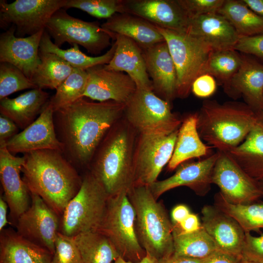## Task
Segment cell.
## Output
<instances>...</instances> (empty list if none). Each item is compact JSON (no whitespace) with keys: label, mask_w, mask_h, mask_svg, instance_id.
Returning <instances> with one entry per match:
<instances>
[{"label":"cell","mask_w":263,"mask_h":263,"mask_svg":"<svg viewBox=\"0 0 263 263\" xmlns=\"http://www.w3.org/2000/svg\"><path fill=\"white\" fill-rule=\"evenodd\" d=\"M218 151L212 182L219 188L227 201L234 204H248L263 196L258 181L248 175L227 152Z\"/></svg>","instance_id":"4fadbf2b"},{"label":"cell","mask_w":263,"mask_h":263,"mask_svg":"<svg viewBox=\"0 0 263 263\" xmlns=\"http://www.w3.org/2000/svg\"><path fill=\"white\" fill-rule=\"evenodd\" d=\"M49 94L36 88L18 96L0 100V113L12 120L23 130L31 124L40 114L50 99Z\"/></svg>","instance_id":"484cf974"},{"label":"cell","mask_w":263,"mask_h":263,"mask_svg":"<svg viewBox=\"0 0 263 263\" xmlns=\"http://www.w3.org/2000/svg\"><path fill=\"white\" fill-rule=\"evenodd\" d=\"M172 234L174 255L204 259L218 250L202 225L194 232L186 233L178 225H173Z\"/></svg>","instance_id":"1f68e13d"},{"label":"cell","mask_w":263,"mask_h":263,"mask_svg":"<svg viewBox=\"0 0 263 263\" xmlns=\"http://www.w3.org/2000/svg\"><path fill=\"white\" fill-rule=\"evenodd\" d=\"M133 131L127 121H118L99 144L89 166L109 197L128 192L133 185Z\"/></svg>","instance_id":"3957f363"},{"label":"cell","mask_w":263,"mask_h":263,"mask_svg":"<svg viewBox=\"0 0 263 263\" xmlns=\"http://www.w3.org/2000/svg\"><path fill=\"white\" fill-rule=\"evenodd\" d=\"M124 13L142 18L160 27L186 32L188 18L178 0H124Z\"/></svg>","instance_id":"44dd1931"},{"label":"cell","mask_w":263,"mask_h":263,"mask_svg":"<svg viewBox=\"0 0 263 263\" xmlns=\"http://www.w3.org/2000/svg\"><path fill=\"white\" fill-rule=\"evenodd\" d=\"M37 88L17 67L8 62H0V100L20 91Z\"/></svg>","instance_id":"f35d334b"},{"label":"cell","mask_w":263,"mask_h":263,"mask_svg":"<svg viewBox=\"0 0 263 263\" xmlns=\"http://www.w3.org/2000/svg\"><path fill=\"white\" fill-rule=\"evenodd\" d=\"M226 152L253 179H263V120L258 116L245 139Z\"/></svg>","instance_id":"f546056e"},{"label":"cell","mask_w":263,"mask_h":263,"mask_svg":"<svg viewBox=\"0 0 263 263\" xmlns=\"http://www.w3.org/2000/svg\"><path fill=\"white\" fill-rule=\"evenodd\" d=\"M258 182L263 195V179L259 181Z\"/></svg>","instance_id":"11a10c76"},{"label":"cell","mask_w":263,"mask_h":263,"mask_svg":"<svg viewBox=\"0 0 263 263\" xmlns=\"http://www.w3.org/2000/svg\"><path fill=\"white\" fill-rule=\"evenodd\" d=\"M8 206L4 198L0 197V231L4 229V227L8 223L7 217V208Z\"/></svg>","instance_id":"816d5d0a"},{"label":"cell","mask_w":263,"mask_h":263,"mask_svg":"<svg viewBox=\"0 0 263 263\" xmlns=\"http://www.w3.org/2000/svg\"><path fill=\"white\" fill-rule=\"evenodd\" d=\"M255 202L234 204L227 201L220 192L214 197V206L233 218L245 232L263 228V202Z\"/></svg>","instance_id":"d590c367"},{"label":"cell","mask_w":263,"mask_h":263,"mask_svg":"<svg viewBox=\"0 0 263 263\" xmlns=\"http://www.w3.org/2000/svg\"><path fill=\"white\" fill-rule=\"evenodd\" d=\"M186 33L201 39L214 51L234 49L239 38L230 22L218 13L189 19Z\"/></svg>","instance_id":"d4e9b609"},{"label":"cell","mask_w":263,"mask_h":263,"mask_svg":"<svg viewBox=\"0 0 263 263\" xmlns=\"http://www.w3.org/2000/svg\"><path fill=\"white\" fill-rule=\"evenodd\" d=\"M127 195L136 213L137 236L147 255L157 261L173 254V225L162 203L146 186H133Z\"/></svg>","instance_id":"5b68a950"},{"label":"cell","mask_w":263,"mask_h":263,"mask_svg":"<svg viewBox=\"0 0 263 263\" xmlns=\"http://www.w3.org/2000/svg\"><path fill=\"white\" fill-rule=\"evenodd\" d=\"M88 81L83 97L98 102L114 101L126 104L137 89L127 74L106 69L104 65L86 70Z\"/></svg>","instance_id":"ac0fdd59"},{"label":"cell","mask_w":263,"mask_h":263,"mask_svg":"<svg viewBox=\"0 0 263 263\" xmlns=\"http://www.w3.org/2000/svg\"><path fill=\"white\" fill-rule=\"evenodd\" d=\"M178 132L168 135L140 134L133 153V186H149L157 181L172 157Z\"/></svg>","instance_id":"7c38bea8"},{"label":"cell","mask_w":263,"mask_h":263,"mask_svg":"<svg viewBox=\"0 0 263 263\" xmlns=\"http://www.w3.org/2000/svg\"><path fill=\"white\" fill-rule=\"evenodd\" d=\"M234 49L263 60V34L239 37Z\"/></svg>","instance_id":"ee69618b"},{"label":"cell","mask_w":263,"mask_h":263,"mask_svg":"<svg viewBox=\"0 0 263 263\" xmlns=\"http://www.w3.org/2000/svg\"><path fill=\"white\" fill-rule=\"evenodd\" d=\"M253 11L263 18V0H243Z\"/></svg>","instance_id":"f5cc1de1"},{"label":"cell","mask_w":263,"mask_h":263,"mask_svg":"<svg viewBox=\"0 0 263 263\" xmlns=\"http://www.w3.org/2000/svg\"><path fill=\"white\" fill-rule=\"evenodd\" d=\"M124 0H68L67 9L75 8L97 19H108L117 13H124Z\"/></svg>","instance_id":"ab89813d"},{"label":"cell","mask_w":263,"mask_h":263,"mask_svg":"<svg viewBox=\"0 0 263 263\" xmlns=\"http://www.w3.org/2000/svg\"><path fill=\"white\" fill-rule=\"evenodd\" d=\"M17 125L9 118L0 114V144L7 142L19 132Z\"/></svg>","instance_id":"bcb514c9"},{"label":"cell","mask_w":263,"mask_h":263,"mask_svg":"<svg viewBox=\"0 0 263 263\" xmlns=\"http://www.w3.org/2000/svg\"><path fill=\"white\" fill-rule=\"evenodd\" d=\"M116 48L110 62L104 65L108 70L125 72L135 82L137 89L153 91L147 73L142 49L132 39L113 34Z\"/></svg>","instance_id":"cb8c5ba5"},{"label":"cell","mask_w":263,"mask_h":263,"mask_svg":"<svg viewBox=\"0 0 263 263\" xmlns=\"http://www.w3.org/2000/svg\"><path fill=\"white\" fill-rule=\"evenodd\" d=\"M225 0H178L188 19L212 13H218Z\"/></svg>","instance_id":"b9f144b4"},{"label":"cell","mask_w":263,"mask_h":263,"mask_svg":"<svg viewBox=\"0 0 263 263\" xmlns=\"http://www.w3.org/2000/svg\"><path fill=\"white\" fill-rule=\"evenodd\" d=\"M45 30L57 46L60 47L65 42L79 45L94 55L100 54L111 45V39H113V34L104 29L98 22L72 17L64 8L53 14Z\"/></svg>","instance_id":"30bf717a"},{"label":"cell","mask_w":263,"mask_h":263,"mask_svg":"<svg viewBox=\"0 0 263 263\" xmlns=\"http://www.w3.org/2000/svg\"><path fill=\"white\" fill-rule=\"evenodd\" d=\"M101 26L112 33L132 39L142 49L165 41L153 24L128 13L115 14Z\"/></svg>","instance_id":"83f0119b"},{"label":"cell","mask_w":263,"mask_h":263,"mask_svg":"<svg viewBox=\"0 0 263 263\" xmlns=\"http://www.w3.org/2000/svg\"><path fill=\"white\" fill-rule=\"evenodd\" d=\"M155 261L148 255L146 256L140 262L137 263H133L127 261L121 257H118L113 263H155Z\"/></svg>","instance_id":"db71d44e"},{"label":"cell","mask_w":263,"mask_h":263,"mask_svg":"<svg viewBox=\"0 0 263 263\" xmlns=\"http://www.w3.org/2000/svg\"><path fill=\"white\" fill-rule=\"evenodd\" d=\"M241 55V66L224 92L234 99L243 97L257 114L263 113V63L254 56Z\"/></svg>","instance_id":"ffe728a7"},{"label":"cell","mask_w":263,"mask_h":263,"mask_svg":"<svg viewBox=\"0 0 263 263\" xmlns=\"http://www.w3.org/2000/svg\"><path fill=\"white\" fill-rule=\"evenodd\" d=\"M136 213L127 195L123 191L109 197L105 213L97 231L112 242L120 257L133 263L147 255L136 232Z\"/></svg>","instance_id":"ba28073f"},{"label":"cell","mask_w":263,"mask_h":263,"mask_svg":"<svg viewBox=\"0 0 263 263\" xmlns=\"http://www.w3.org/2000/svg\"><path fill=\"white\" fill-rule=\"evenodd\" d=\"M83 263H113L119 255L110 240L98 231L73 237Z\"/></svg>","instance_id":"4dcf8cb0"},{"label":"cell","mask_w":263,"mask_h":263,"mask_svg":"<svg viewBox=\"0 0 263 263\" xmlns=\"http://www.w3.org/2000/svg\"><path fill=\"white\" fill-rule=\"evenodd\" d=\"M31 202L16 224L17 232L25 239L48 250L53 255L59 232V216L36 193L30 192Z\"/></svg>","instance_id":"5bb4252c"},{"label":"cell","mask_w":263,"mask_h":263,"mask_svg":"<svg viewBox=\"0 0 263 263\" xmlns=\"http://www.w3.org/2000/svg\"><path fill=\"white\" fill-rule=\"evenodd\" d=\"M52 263H83L73 237L58 232Z\"/></svg>","instance_id":"60d3db41"},{"label":"cell","mask_w":263,"mask_h":263,"mask_svg":"<svg viewBox=\"0 0 263 263\" xmlns=\"http://www.w3.org/2000/svg\"><path fill=\"white\" fill-rule=\"evenodd\" d=\"M163 36L177 72L176 97H187L194 80L205 74L209 57L214 51L201 39L154 25Z\"/></svg>","instance_id":"52a82bcc"},{"label":"cell","mask_w":263,"mask_h":263,"mask_svg":"<svg viewBox=\"0 0 263 263\" xmlns=\"http://www.w3.org/2000/svg\"><path fill=\"white\" fill-rule=\"evenodd\" d=\"M204 259H193L173 254L169 257L156 261L155 263H203Z\"/></svg>","instance_id":"f907efd6"},{"label":"cell","mask_w":263,"mask_h":263,"mask_svg":"<svg viewBox=\"0 0 263 263\" xmlns=\"http://www.w3.org/2000/svg\"><path fill=\"white\" fill-rule=\"evenodd\" d=\"M241 257L217 250L204 260L203 263H241Z\"/></svg>","instance_id":"7dc6e473"},{"label":"cell","mask_w":263,"mask_h":263,"mask_svg":"<svg viewBox=\"0 0 263 263\" xmlns=\"http://www.w3.org/2000/svg\"><path fill=\"white\" fill-rule=\"evenodd\" d=\"M126 104L82 97L54 112L63 154L76 169L87 168L99 144L124 113Z\"/></svg>","instance_id":"6da1fadb"},{"label":"cell","mask_w":263,"mask_h":263,"mask_svg":"<svg viewBox=\"0 0 263 263\" xmlns=\"http://www.w3.org/2000/svg\"><path fill=\"white\" fill-rule=\"evenodd\" d=\"M53 254L20 235L3 229L0 234V263H52Z\"/></svg>","instance_id":"4316f807"},{"label":"cell","mask_w":263,"mask_h":263,"mask_svg":"<svg viewBox=\"0 0 263 263\" xmlns=\"http://www.w3.org/2000/svg\"><path fill=\"white\" fill-rule=\"evenodd\" d=\"M218 155L217 151L201 160L182 164L173 175L148 186L152 195L157 200L165 192L181 186L188 187L198 195H206L212 184L213 170Z\"/></svg>","instance_id":"9a60e30c"},{"label":"cell","mask_w":263,"mask_h":263,"mask_svg":"<svg viewBox=\"0 0 263 263\" xmlns=\"http://www.w3.org/2000/svg\"><path fill=\"white\" fill-rule=\"evenodd\" d=\"M40 63L31 81L38 88L56 89L71 75L74 68L57 55L39 52Z\"/></svg>","instance_id":"e575fe53"},{"label":"cell","mask_w":263,"mask_h":263,"mask_svg":"<svg viewBox=\"0 0 263 263\" xmlns=\"http://www.w3.org/2000/svg\"><path fill=\"white\" fill-rule=\"evenodd\" d=\"M178 225L184 232L191 233L198 230L202 226L197 215L190 213Z\"/></svg>","instance_id":"c3c4849f"},{"label":"cell","mask_w":263,"mask_h":263,"mask_svg":"<svg viewBox=\"0 0 263 263\" xmlns=\"http://www.w3.org/2000/svg\"><path fill=\"white\" fill-rule=\"evenodd\" d=\"M54 112L48 103L31 124L7 141L6 147L9 151L15 155L42 150L63 152L62 145L56 132Z\"/></svg>","instance_id":"e0dca14e"},{"label":"cell","mask_w":263,"mask_h":263,"mask_svg":"<svg viewBox=\"0 0 263 263\" xmlns=\"http://www.w3.org/2000/svg\"><path fill=\"white\" fill-rule=\"evenodd\" d=\"M22 179L59 216L76 194L82 176L62 152L42 150L24 153Z\"/></svg>","instance_id":"7a4b0ae2"},{"label":"cell","mask_w":263,"mask_h":263,"mask_svg":"<svg viewBox=\"0 0 263 263\" xmlns=\"http://www.w3.org/2000/svg\"><path fill=\"white\" fill-rule=\"evenodd\" d=\"M218 13L230 22L239 37L263 34V18L243 0H225Z\"/></svg>","instance_id":"836d02e7"},{"label":"cell","mask_w":263,"mask_h":263,"mask_svg":"<svg viewBox=\"0 0 263 263\" xmlns=\"http://www.w3.org/2000/svg\"><path fill=\"white\" fill-rule=\"evenodd\" d=\"M197 115V129L202 140L223 152L240 145L258 119L257 113L245 103H221L215 100H204Z\"/></svg>","instance_id":"277c9868"},{"label":"cell","mask_w":263,"mask_h":263,"mask_svg":"<svg viewBox=\"0 0 263 263\" xmlns=\"http://www.w3.org/2000/svg\"><path fill=\"white\" fill-rule=\"evenodd\" d=\"M87 81L86 70L74 68L71 75L50 98L48 104L54 112L84 97Z\"/></svg>","instance_id":"74e56055"},{"label":"cell","mask_w":263,"mask_h":263,"mask_svg":"<svg viewBox=\"0 0 263 263\" xmlns=\"http://www.w3.org/2000/svg\"><path fill=\"white\" fill-rule=\"evenodd\" d=\"M201 213L202 225L217 250L242 258L245 232L239 224L215 206H204Z\"/></svg>","instance_id":"7402d4cb"},{"label":"cell","mask_w":263,"mask_h":263,"mask_svg":"<svg viewBox=\"0 0 263 263\" xmlns=\"http://www.w3.org/2000/svg\"><path fill=\"white\" fill-rule=\"evenodd\" d=\"M241 263H254L242 260Z\"/></svg>","instance_id":"6f0895ef"},{"label":"cell","mask_w":263,"mask_h":263,"mask_svg":"<svg viewBox=\"0 0 263 263\" xmlns=\"http://www.w3.org/2000/svg\"><path fill=\"white\" fill-rule=\"evenodd\" d=\"M44 30L26 37H17L16 27L11 26L0 36V62L13 64L31 80L40 63L39 49Z\"/></svg>","instance_id":"d6986e66"},{"label":"cell","mask_w":263,"mask_h":263,"mask_svg":"<svg viewBox=\"0 0 263 263\" xmlns=\"http://www.w3.org/2000/svg\"><path fill=\"white\" fill-rule=\"evenodd\" d=\"M257 114L260 118H261L263 120V113H258V114Z\"/></svg>","instance_id":"9f6ffc18"},{"label":"cell","mask_w":263,"mask_h":263,"mask_svg":"<svg viewBox=\"0 0 263 263\" xmlns=\"http://www.w3.org/2000/svg\"><path fill=\"white\" fill-rule=\"evenodd\" d=\"M68 0H0V25L16 27L15 36L24 37L45 29L53 14L63 8Z\"/></svg>","instance_id":"8fae6325"},{"label":"cell","mask_w":263,"mask_h":263,"mask_svg":"<svg viewBox=\"0 0 263 263\" xmlns=\"http://www.w3.org/2000/svg\"><path fill=\"white\" fill-rule=\"evenodd\" d=\"M142 51L153 91L170 103L176 97L177 76L166 42L142 49Z\"/></svg>","instance_id":"603a6c76"},{"label":"cell","mask_w":263,"mask_h":263,"mask_svg":"<svg viewBox=\"0 0 263 263\" xmlns=\"http://www.w3.org/2000/svg\"><path fill=\"white\" fill-rule=\"evenodd\" d=\"M241 63V53L235 50L215 51L209 57L205 74L213 76L224 88L237 73Z\"/></svg>","instance_id":"8d00e7d4"},{"label":"cell","mask_w":263,"mask_h":263,"mask_svg":"<svg viewBox=\"0 0 263 263\" xmlns=\"http://www.w3.org/2000/svg\"><path fill=\"white\" fill-rule=\"evenodd\" d=\"M116 48L115 42L104 55L90 56L81 52L78 45L74 44L69 49L64 50L57 46L51 40V37L44 30L39 45V51L55 54L68 63L74 68L86 70L99 65L108 64L112 59Z\"/></svg>","instance_id":"d6a6232c"},{"label":"cell","mask_w":263,"mask_h":263,"mask_svg":"<svg viewBox=\"0 0 263 263\" xmlns=\"http://www.w3.org/2000/svg\"><path fill=\"white\" fill-rule=\"evenodd\" d=\"M109 197L101 184L88 170L82 176L80 189L64 210L59 232L74 237L97 231L103 219Z\"/></svg>","instance_id":"8992f818"},{"label":"cell","mask_w":263,"mask_h":263,"mask_svg":"<svg viewBox=\"0 0 263 263\" xmlns=\"http://www.w3.org/2000/svg\"><path fill=\"white\" fill-rule=\"evenodd\" d=\"M216 88L215 78L209 74H204L193 82L191 91L198 97L207 98L215 93Z\"/></svg>","instance_id":"f6af8a7d"},{"label":"cell","mask_w":263,"mask_h":263,"mask_svg":"<svg viewBox=\"0 0 263 263\" xmlns=\"http://www.w3.org/2000/svg\"><path fill=\"white\" fill-rule=\"evenodd\" d=\"M23 161V156L13 155L6 144H0V179L4 199L9 208L10 217L16 223L31 202L29 189L20 176Z\"/></svg>","instance_id":"2e32d148"},{"label":"cell","mask_w":263,"mask_h":263,"mask_svg":"<svg viewBox=\"0 0 263 263\" xmlns=\"http://www.w3.org/2000/svg\"><path fill=\"white\" fill-rule=\"evenodd\" d=\"M242 258L254 263H263V234L254 236L245 232Z\"/></svg>","instance_id":"7bdbcfd3"},{"label":"cell","mask_w":263,"mask_h":263,"mask_svg":"<svg viewBox=\"0 0 263 263\" xmlns=\"http://www.w3.org/2000/svg\"><path fill=\"white\" fill-rule=\"evenodd\" d=\"M188 208L185 205H179L175 207L171 211L173 225H179L190 214Z\"/></svg>","instance_id":"681fc988"},{"label":"cell","mask_w":263,"mask_h":263,"mask_svg":"<svg viewBox=\"0 0 263 263\" xmlns=\"http://www.w3.org/2000/svg\"><path fill=\"white\" fill-rule=\"evenodd\" d=\"M170 103L151 90L137 89L126 103V121L140 134L168 135L178 130L182 121Z\"/></svg>","instance_id":"9c48e42d"},{"label":"cell","mask_w":263,"mask_h":263,"mask_svg":"<svg viewBox=\"0 0 263 263\" xmlns=\"http://www.w3.org/2000/svg\"><path fill=\"white\" fill-rule=\"evenodd\" d=\"M211 148L204 143L199 134L197 113L190 114L184 118L178 129L168 169L171 171L190 159L210 155Z\"/></svg>","instance_id":"f1b7e54d"}]
</instances>
